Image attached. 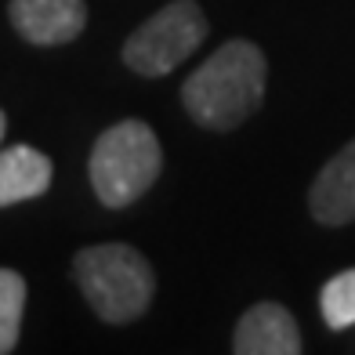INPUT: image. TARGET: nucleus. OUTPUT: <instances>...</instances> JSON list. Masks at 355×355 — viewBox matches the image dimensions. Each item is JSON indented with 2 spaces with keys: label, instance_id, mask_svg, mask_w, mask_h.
<instances>
[{
  "label": "nucleus",
  "instance_id": "nucleus-1",
  "mask_svg": "<svg viewBox=\"0 0 355 355\" xmlns=\"http://www.w3.org/2000/svg\"><path fill=\"white\" fill-rule=\"evenodd\" d=\"M268 62L250 40H229L182 84L189 116L207 131H232L265 98Z\"/></svg>",
  "mask_w": 355,
  "mask_h": 355
},
{
  "label": "nucleus",
  "instance_id": "nucleus-2",
  "mask_svg": "<svg viewBox=\"0 0 355 355\" xmlns=\"http://www.w3.org/2000/svg\"><path fill=\"white\" fill-rule=\"evenodd\" d=\"M73 276L84 297L105 322H135L156 294V272L127 243L84 247L73 261Z\"/></svg>",
  "mask_w": 355,
  "mask_h": 355
},
{
  "label": "nucleus",
  "instance_id": "nucleus-3",
  "mask_svg": "<svg viewBox=\"0 0 355 355\" xmlns=\"http://www.w3.org/2000/svg\"><path fill=\"white\" fill-rule=\"evenodd\" d=\"M164 167V149L145 120H120L91 149V185L105 207H131L153 189Z\"/></svg>",
  "mask_w": 355,
  "mask_h": 355
},
{
  "label": "nucleus",
  "instance_id": "nucleus-4",
  "mask_svg": "<svg viewBox=\"0 0 355 355\" xmlns=\"http://www.w3.org/2000/svg\"><path fill=\"white\" fill-rule=\"evenodd\" d=\"M207 40V15L196 0H174L141 22L123 44V62L138 76H167Z\"/></svg>",
  "mask_w": 355,
  "mask_h": 355
},
{
  "label": "nucleus",
  "instance_id": "nucleus-5",
  "mask_svg": "<svg viewBox=\"0 0 355 355\" xmlns=\"http://www.w3.org/2000/svg\"><path fill=\"white\" fill-rule=\"evenodd\" d=\"M8 15L19 37L33 47L73 44L87 26L84 0H11Z\"/></svg>",
  "mask_w": 355,
  "mask_h": 355
},
{
  "label": "nucleus",
  "instance_id": "nucleus-6",
  "mask_svg": "<svg viewBox=\"0 0 355 355\" xmlns=\"http://www.w3.org/2000/svg\"><path fill=\"white\" fill-rule=\"evenodd\" d=\"M232 352L236 355H297L301 330L283 304L261 301L250 312H243V319L236 322Z\"/></svg>",
  "mask_w": 355,
  "mask_h": 355
},
{
  "label": "nucleus",
  "instance_id": "nucleus-7",
  "mask_svg": "<svg viewBox=\"0 0 355 355\" xmlns=\"http://www.w3.org/2000/svg\"><path fill=\"white\" fill-rule=\"evenodd\" d=\"M309 207L319 225L355 221V138L319 171L309 189Z\"/></svg>",
  "mask_w": 355,
  "mask_h": 355
},
{
  "label": "nucleus",
  "instance_id": "nucleus-8",
  "mask_svg": "<svg viewBox=\"0 0 355 355\" xmlns=\"http://www.w3.org/2000/svg\"><path fill=\"white\" fill-rule=\"evenodd\" d=\"M51 185V159L33 145L0 149V207L44 196Z\"/></svg>",
  "mask_w": 355,
  "mask_h": 355
},
{
  "label": "nucleus",
  "instance_id": "nucleus-9",
  "mask_svg": "<svg viewBox=\"0 0 355 355\" xmlns=\"http://www.w3.org/2000/svg\"><path fill=\"white\" fill-rule=\"evenodd\" d=\"M26 312V279L11 268H0V355L15 352Z\"/></svg>",
  "mask_w": 355,
  "mask_h": 355
},
{
  "label": "nucleus",
  "instance_id": "nucleus-10",
  "mask_svg": "<svg viewBox=\"0 0 355 355\" xmlns=\"http://www.w3.org/2000/svg\"><path fill=\"white\" fill-rule=\"evenodd\" d=\"M319 309L330 330H348L355 327V268L337 272V276L322 286Z\"/></svg>",
  "mask_w": 355,
  "mask_h": 355
},
{
  "label": "nucleus",
  "instance_id": "nucleus-11",
  "mask_svg": "<svg viewBox=\"0 0 355 355\" xmlns=\"http://www.w3.org/2000/svg\"><path fill=\"white\" fill-rule=\"evenodd\" d=\"M4 131H8V116H4V109H0V138H4Z\"/></svg>",
  "mask_w": 355,
  "mask_h": 355
}]
</instances>
